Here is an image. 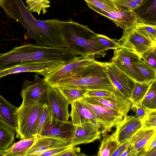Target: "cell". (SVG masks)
Returning a JSON list of instances; mask_svg holds the SVG:
<instances>
[{
    "instance_id": "cell-1",
    "label": "cell",
    "mask_w": 156,
    "mask_h": 156,
    "mask_svg": "<svg viewBox=\"0 0 156 156\" xmlns=\"http://www.w3.org/2000/svg\"><path fill=\"white\" fill-rule=\"evenodd\" d=\"M64 21L58 19L41 20L36 19L27 9L20 23L26 32L25 39L33 38L34 45L56 48L67 47L62 30Z\"/></svg>"
},
{
    "instance_id": "cell-2",
    "label": "cell",
    "mask_w": 156,
    "mask_h": 156,
    "mask_svg": "<svg viewBox=\"0 0 156 156\" xmlns=\"http://www.w3.org/2000/svg\"><path fill=\"white\" fill-rule=\"evenodd\" d=\"M67 48L76 55H99L104 57L108 50L96 39L97 34L87 26L69 19L64 21L62 27Z\"/></svg>"
},
{
    "instance_id": "cell-3",
    "label": "cell",
    "mask_w": 156,
    "mask_h": 156,
    "mask_svg": "<svg viewBox=\"0 0 156 156\" xmlns=\"http://www.w3.org/2000/svg\"><path fill=\"white\" fill-rule=\"evenodd\" d=\"M54 86L87 90L116 91L107 73L103 62L95 60L74 76L60 80Z\"/></svg>"
},
{
    "instance_id": "cell-4",
    "label": "cell",
    "mask_w": 156,
    "mask_h": 156,
    "mask_svg": "<svg viewBox=\"0 0 156 156\" xmlns=\"http://www.w3.org/2000/svg\"><path fill=\"white\" fill-rule=\"evenodd\" d=\"M76 57L67 47L42 46L28 44L13 48L10 58L13 64L62 61L66 62Z\"/></svg>"
},
{
    "instance_id": "cell-5",
    "label": "cell",
    "mask_w": 156,
    "mask_h": 156,
    "mask_svg": "<svg viewBox=\"0 0 156 156\" xmlns=\"http://www.w3.org/2000/svg\"><path fill=\"white\" fill-rule=\"evenodd\" d=\"M43 105L37 102L23 101L16 112L17 138L24 139L36 137V126Z\"/></svg>"
},
{
    "instance_id": "cell-6",
    "label": "cell",
    "mask_w": 156,
    "mask_h": 156,
    "mask_svg": "<svg viewBox=\"0 0 156 156\" xmlns=\"http://www.w3.org/2000/svg\"><path fill=\"white\" fill-rule=\"evenodd\" d=\"M46 104L55 123L61 124L68 121L69 102L56 86L49 85L47 90Z\"/></svg>"
},
{
    "instance_id": "cell-7",
    "label": "cell",
    "mask_w": 156,
    "mask_h": 156,
    "mask_svg": "<svg viewBox=\"0 0 156 156\" xmlns=\"http://www.w3.org/2000/svg\"><path fill=\"white\" fill-rule=\"evenodd\" d=\"M140 59V56L133 51L121 47L114 51L111 61L135 82H146L141 74L134 65V62Z\"/></svg>"
},
{
    "instance_id": "cell-8",
    "label": "cell",
    "mask_w": 156,
    "mask_h": 156,
    "mask_svg": "<svg viewBox=\"0 0 156 156\" xmlns=\"http://www.w3.org/2000/svg\"><path fill=\"white\" fill-rule=\"evenodd\" d=\"M123 30L122 36L117 41L121 47L133 51L141 58L145 53L156 47V43L144 37L135 29L134 26L126 27Z\"/></svg>"
},
{
    "instance_id": "cell-9",
    "label": "cell",
    "mask_w": 156,
    "mask_h": 156,
    "mask_svg": "<svg viewBox=\"0 0 156 156\" xmlns=\"http://www.w3.org/2000/svg\"><path fill=\"white\" fill-rule=\"evenodd\" d=\"M94 60V55H81L76 57L44 78L50 85H55L60 80L74 76L81 69Z\"/></svg>"
},
{
    "instance_id": "cell-10",
    "label": "cell",
    "mask_w": 156,
    "mask_h": 156,
    "mask_svg": "<svg viewBox=\"0 0 156 156\" xmlns=\"http://www.w3.org/2000/svg\"><path fill=\"white\" fill-rule=\"evenodd\" d=\"M81 99L98 122L103 136L110 132L112 127L122 120L121 114L112 109Z\"/></svg>"
},
{
    "instance_id": "cell-11",
    "label": "cell",
    "mask_w": 156,
    "mask_h": 156,
    "mask_svg": "<svg viewBox=\"0 0 156 156\" xmlns=\"http://www.w3.org/2000/svg\"><path fill=\"white\" fill-rule=\"evenodd\" d=\"M62 66L59 61L20 64L0 71V79L9 74L26 72L36 73L46 77Z\"/></svg>"
},
{
    "instance_id": "cell-12",
    "label": "cell",
    "mask_w": 156,
    "mask_h": 156,
    "mask_svg": "<svg viewBox=\"0 0 156 156\" xmlns=\"http://www.w3.org/2000/svg\"><path fill=\"white\" fill-rule=\"evenodd\" d=\"M107 73L117 90L130 101L135 81L119 69L112 62H103Z\"/></svg>"
},
{
    "instance_id": "cell-13",
    "label": "cell",
    "mask_w": 156,
    "mask_h": 156,
    "mask_svg": "<svg viewBox=\"0 0 156 156\" xmlns=\"http://www.w3.org/2000/svg\"><path fill=\"white\" fill-rule=\"evenodd\" d=\"M33 81L25 80L22 86L21 96L23 101H33L44 105L46 103V96L49 84L44 78L34 75Z\"/></svg>"
},
{
    "instance_id": "cell-14",
    "label": "cell",
    "mask_w": 156,
    "mask_h": 156,
    "mask_svg": "<svg viewBox=\"0 0 156 156\" xmlns=\"http://www.w3.org/2000/svg\"><path fill=\"white\" fill-rule=\"evenodd\" d=\"M143 122L132 115H126L116 126L113 134L118 146L129 140L140 129L142 128Z\"/></svg>"
},
{
    "instance_id": "cell-15",
    "label": "cell",
    "mask_w": 156,
    "mask_h": 156,
    "mask_svg": "<svg viewBox=\"0 0 156 156\" xmlns=\"http://www.w3.org/2000/svg\"><path fill=\"white\" fill-rule=\"evenodd\" d=\"M91 9L112 20L117 27L122 29L126 27H134L138 22L133 10L120 7L119 10L109 12L90 5H87Z\"/></svg>"
},
{
    "instance_id": "cell-16",
    "label": "cell",
    "mask_w": 156,
    "mask_h": 156,
    "mask_svg": "<svg viewBox=\"0 0 156 156\" xmlns=\"http://www.w3.org/2000/svg\"><path fill=\"white\" fill-rule=\"evenodd\" d=\"M73 125L74 132L70 143L73 146L90 143L101 138V131L94 124L87 122Z\"/></svg>"
},
{
    "instance_id": "cell-17",
    "label": "cell",
    "mask_w": 156,
    "mask_h": 156,
    "mask_svg": "<svg viewBox=\"0 0 156 156\" xmlns=\"http://www.w3.org/2000/svg\"><path fill=\"white\" fill-rule=\"evenodd\" d=\"M74 125L68 121L57 124L53 121L44 130L41 135L56 138L70 144L73 137Z\"/></svg>"
},
{
    "instance_id": "cell-18",
    "label": "cell",
    "mask_w": 156,
    "mask_h": 156,
    "mask_svg": "<svg viewBox=\"0 0 156 156\" xmlns=\"http://www.w3.org/2000/svg\"><path fill=\"white\" fill-rule=\"evenodd\" d=\"M70 105V116L73 124L92 123L97 126L101 131V127L98 122L81 99L74 101Z\"/></svg>"
},
{
    "instance_id": "cell-19",
    "label": "cell",
    "mask_w": 156,
    "mask_h": 156,
    "mask_svg": "<svg viewBox=\"0 0 156 156\" xmlns=\"http://www.w3.org/2000/svg\"><path fill=\"white\" fill-rule=\"evenodd\" d=\"M69 144L56 138L39 136H36L34 143L24 156H41L43 153L49 150Z\"/></svg>"
},
{
    "instance_id": "cell-20",
    "label": "cell",
    "mask_w": 156,
    "mask_h": 156,
    "mask_svg": "<svg viewBox=\"0 0 156 156\" xmlns=\"http://www.w3.org/2000/svg\"><path fill=\"white\" fill-rule=\"evenodd\" d=\"M18 108L0 94V122L16 133L18 129L16 116Z\"/></svg>"
},
{
    "instance_id": "cell-21",
    "label": "cell",
    "mask_w": 156,
    "mask_h": 156,
    "mask_svg": "<svg viewBox=\"0 0 156 156\" xmlns=\"http://www.w3.org/2000/svg\"><path fill=\"white\" fill-rule=\"evenodd\" d=\"M81 99L112 109L121 114L123 117L127 115L132 104L130 101H113L96 96H86Z\"/></svg>"
},
{
    "instance_id": "cell-22",
    "label": "cell",
    "mask_w": 156,
    "mask_h": 156,
    "mask_svg": "<svg viewBox=\"0 0 156 156\" xmlns=\"http://www.w3.org/2000/svg\"><path fill=\"white\" fill-rule=\"evenodd\" d=\"M156 129L141 128L129 140L131 156H137L144 151L149 140L155 134Z\"/></svg>"
},
{
    "instance_id": "cell-23",
    "label": "cell",
    "mask_w": 156,
    "mask_h": 156,
    "mask_svg": "<svg viewBox=\"0 0 156 156\" xmlns=\"http://www.w3.org/2000/svg\"><path fill=\"white\" fill-rule=\"evenodd\" d=\"M133 11L139 22L156 25V0H146Z\"/></svg>"
},
{
    "instance_id": "cell-24",
    "label": "cell",
    "mask_w": 156,
    "mask_h": 156,
    "mask_svg": "<svg viewBox=\"0 0 156 156\" xmlns=\"http://www.w3.org/2000/svg\"><path fill=\"white\" fill-rule=\"evenodd\" d=\"M36 137L21 139L8 149L0 151V156H24L34 143Z\"/></svg>"
},
{
    "instance_id": "cell-25",
    "label": "cell",
    "mask_w": 156,
    "mask_h": 156,
    "mask_svg": "<svg viewBox=\"0 0 156 156\" xmlns=\"http://www.w3.org/2000/svg\"><path fill=\"white\" fill-rule=\"evenodd\" d=\"M53 121L51 112L45 103L44 105L38 119L36 127V136L41 135L45 129L51 124Z\"/></svg>"
},
{
    "instance_id": "cell-26",
    "label": "cell",
    "mask_w": 156,
    "mask_h": 156,
    "mask_svg": "<svg viewBox=\"0 0 156 156\" xmlns=\"http://www.w3.org/2000/svg\"><path fill=\"white\" fill-rule=\"evenodd\" d=\"M103 139L98 153V156H111L118 147L113 133L103 135Z\"/></svg>"
},
{
    "instance_id": "cell-27",
    "label": "cell",
    "mask_w": 156,
    "mask_h": 156,
    "mask_svg": "<svg viewBox=\"0 0 156 156\" xmlns=\"http://www.w3.org/2000/svg\"><path fill=\"white\" fill-rule=\"evenodd\" d=\"M15 132L0 122V151L8 149L13 145Z\"/></svg>"
},
{
    "instance_id": "cell-28",
    "label": "cell",
    "mask_w": 156,
    "mask_h": 156,
    "mask_svg": "<svg viewBox=\"0 0 156 156\" xmlns=\"http://www.w3.org/2000/svg\"><path fill=\"white\" fill-rule=\"evenodd\" d=\"M133 64L143 76L146 82H151L156 80V69L145 60L140 59Z\"/></svg>"
},
{
    "instance_id": "cell-29",
    "label": "cell",
    "mask_w": 156,
    "mask_h": 156,
    "mask_svg": "<svg viewBox=\"0 0 156 156\" xmlns=\"http://www.w3.org/2000/svg\"><path fill=\"white\" fill-rule=\"evenodd\" d=\"M56 86L71 105L74 101L80 99L84 96L86 90L64 86Z\"/></svg>"
},
{
    "instance_id": "cell-30",
    "label": "cell",
    "mask_w": 156,
    "mask_h": 156,
    "mask_svg": "<svg viewBox=\"0 0 156 156\" xmlns=\"http://www.w3.org/2000/svg\"><path fill=\"white\" fill-rule=\"evenodd\" d=\"M146 108L151 110H156V81L151 83L145 95L141 101Z\"/></svg>"
},
{
    "instance_id": "cell-31",
    "label": "cell",
    "mask_w": 156,
    "mask_h": 156,
    "mask_svg": "<svg viewBox=\"0 0 156 156\" xmlns=\"http://www.w3.org/2000/svg\"><path fill=\"white\" fill-rule=\"evenodd\" d=\"M151 82L141 83L135 82L130 100L132 104L141 102L147 92Z\"/></svg>"
},
{
    "instance_id": "cell-32",
    "label": "cell",
    "mask_w": 156,
    "mask_h": 156,
    "mask_svg": "<svg viewBox=\"0 0 156 156\" xmlns=\"http://www.w3.org/2000/svg\"><path fill=\"white\" fill-rule=\"evenodd\" d=\"M135 29L151 41L156 43V25L138 22L134 26Z\"/></svg>"
},
{
    "instance_id": "cell-33",
    "label": "cell",
    "mask_w": 156,
    "mask_h": 156,
    "mask_svg": "<svg viewBox=\"0 0 156 156\" xmlns=\"http://www.w3.org/2000/svg\"><path fill=\"white\" fill-rule=\"evenodd\" d=\"M87 5H90L106 12H111L119 10V7L111 0H84Z\"/></svg>"
},
{
    "instance_id": "cell-34",
    "label": "cell",
    "mask_w": 156,
    "mask_h": 156,
    "mask_svg": "<svg viewBox=\"0 0 156 156\" xmlns=\"http://www.w3.org/2000/svg\"><path fill=\"white\" fill-rule=\"evenodd\" d=\"M27 8L31 12H37L40 15L42 11L44 14L47 12V9L50 7V1L48 0H26Z\"/></svg>"
},
{
    "instance_id": "cell-35",
    "label": "cell",
    "mask_w": 156,
    "mask_h": 156,
    "mask_svg": "<svg viewBox=\"0 0 156 156\" xmlns=\"http://www.w3.org/2000/svg\"><path fill=\"white\" fill-rule=\"evenodd\" d=\"M96 39L99 44L108 50V49L116 50L121 48L120 44L116 39H111L105 35L97 34Z\"/></svg>"
},
{
    "instance_id": "cell-36",
    "label": "cell",
    "mask_w": 156,
    "mask_h": 156,
    "mask_svg": "<svg viewBox=\"0 0 156 156\" xmlns=\"http://www.w3.org/2000/svg\"><path fill=\"white\" fill-rule=\"evenodd\" d=\"M146 0H119L114 1L115 4L121 8L133 10Z\"/></svg>"
},
{
    "instance_id": "cell-37",
    "label": "cell",
    "mask_w": 156,
    "mask_h": 156,
    "mask_svg": "<svg viewBox=\"0 0 156 156\" xmlns=\"http://www.w3.org/2000/svg\"><path fill=\"white\" fill-rule=\"evenodd\" d=\"M131 109L135 112L134 117L141 121L145 119L151 110L145 108L141 102L132 104Z\"/></svg>"
},
{
    "instance_id": "cell-38",
    "label": "cell",
    "mask_w": 156,
    "mask_h": 156,
    "mask_svg": "<svg viewBox=\"0 0 156 156\" xmlns=\"http://www.w3.org/2000/svg\"><path fill=\"white\" fill-rule=\"evenodd\" d=\"M142 122V128L156 129V110H150Z\"/></svg>"
},
{
    "instance_id": "cell-39",
    "label": "cell",
    "mask_w": 156,
    "mask_h": 156,
    "mask_svg": "<svg viewBox=\"0 0 156 156\" xmlns=\"http://www.w3.org/2000/svg\"><path fill=\"white\" fill-rule=\"evenodd\" d=\"M141 58L156 69V47L153 48L145 53L142 55Z\"/></svg>"
},
{
    "instance_id": "cell-40",
    "label": "cell",
    "mask_w": 156,
    "mask_h": 156,
    "mask_svg": "<svg viewBox=\"0 0 156 156\" xmlns=\"http://www.w3.org/2000/svg\"><path fill=\"white\" fill-rule=\"evenodd\" d=\"M71 144L57 147L47 151L43 153L41 156H58L62 153L73 147Z\"/></svg>"
},
{
    "instance_id": "cell-41",
    "label": "cell",
    "mask_w": 156,
    "mask_h": 156,
    "mask_svg": "<svg viewBox=\"0 0 156 156\" xmlns=\"http://www.w3.org/2000/svg\"><path fill=\"white\" fill-rule=\"evenodd\" d=\"M80 148L79 147L73 146L69 149L60 154L58 156H86L83 153L80 152Z\"/></svg>"
},
{
    "instance_id": "cell-42",
    "label": "cell",
    "mask_w": 156,
    "mask_h": 156,
    "mask_svg": "<svg viewBox=\"0 0 156 156\" xmlns=\"http://www.w3.org/2000/svg\"><path fill=\"white\" fill-rule=\"evenodd\" d=\"M129 145V140L119 145L111 156H120Z\"/></svg>"
},
{
    "instance_id": "cell-43",
    "label": "cell",
    "mask_w": 156,
    "mask_h": 156,
    "mask_svg": "<svg viewBox=\"0 0 156 156\" xmlns=\"http://www.w3.org/2000/svg\"><path fill=\"white\" fill-rule=\"evenodd\" d=\"M156 147V135H154L147 142L144 148V152L149 151Z\"/></svg>"
},
{
    "instance_id": "cell-44",
    "label": "cell",
    "mask_w": 156,
    "mask_h": 156,
    "mask_svg": "<svg viewBox=\"0 0 156 156\" xmlns=\"http://www.w3.org/2000/svg\"><path fill=\"white\" fill-rule=\"evenodd\" d=\"M131 156L130 149V145L127 147L126 149L121 155L120 156Z\"/></svg>"
},
{
    "instance_id": "cell-45",
    "label": "cell",
    "mask_w": 156,
    "mask_h": 156,
    "mask_svg": "<svg viewBox=\"0 0 156 156\" xmlns=\"http://www.w3.org/2000/svg\"><path fill=\"white\" fill-rule=\"evenodd\" d=\"M112 1H118V0H111Z\"/></svg>"
},
{
    "instance_id": "cell-46",
    "label": "cell",
    "mask_w": 156,
    "mask_h": 156,
    "mask_svg": "<svg viewBox=\"0 0 156 156\" xmlns=\"http://www.w3.org/2000/svg\"><path fill=\"white\" fill-rule=\"evenodd\" d=\"M2 0H0V3H1V1H2Z\"/></svg>"
}]
</instances>
